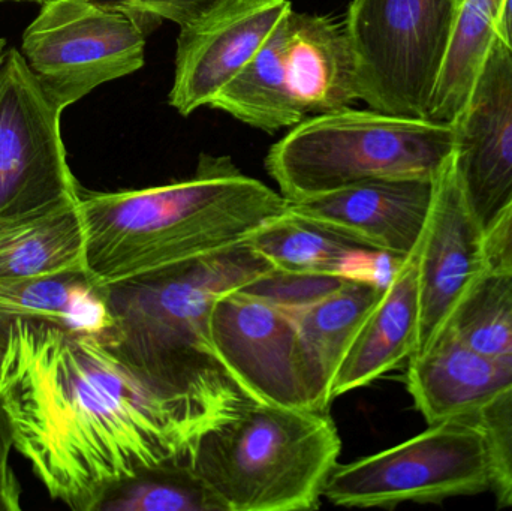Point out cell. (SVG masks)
Segmentation results:
<instances>
[{"instance_id":"obj_34","label":"cell","mask_w":512,"mask_h":511,"mask_svg":"<svg viewBox=\"0 0 512 511\" xmlns=\"http://www.w3.org/2000/svg\"><path fill=\"white\" fill-rule=\"evenodd\" d=\"M0 60H2V56H0Z\"/></svg>"},{"instance_id":"obj_14","label":"cell","mask_w":512,"mask_h":511,"mask_svg":"<svg viewBox=\"0 0 512 511\" xmlns=\"http://www.w3.org/2000/svg\"><path fill=\"white\" fill-rule=\"evenodd\" d=\"M435 180H369L288 203L286 212L364 248L406 258L417 248L426 230Z\"/></svg>"},{"instance_id":"obj_17","label":"cell","mask_w":512,"mask_h":511,"mask_svg":"<svg viewBox=\"0 0 512 511\" xmlns=\"http://www.w3.org/2000/svg\"><path fill=\"white\" fill-rule=\"evenodd\" d=\"M286 74L304 119L351 108L360 101L345 29L333 18L294 9L286 15Z\"/></svg>"},{"instance_id":"obj_16","label":"cell","mask_w":512,"mask_h":511,"mask_svg":"<svg viewBox=\"0 0 512 511\" xmlns=\"http://www.w3.org/2000/svg\"><path fill=\"white\" fill-rule=\"evenodd\" d=\"M420 243L403 258L381 299L355 333L334 377L331 401L375 383L417 350Z\"/></svg>"},{"instance_id":"obj_26","label":"cell","mask_w":512,"mask_h":511,"mask_svg":"<svg viewBox=\"0 0 512 511\" xmlns=\"http://www.w3.org/2000/svg\"><path fill=\"white\" fill-rule=\"evenodd\" d=\"M489 459L492 491L499 507H512V387L475 416Z\"/></svg>"},{"instance_id":"obj_33","label":"cell","mask_w":512,"mask_h":511,"mask_svg":"<svg viewBox=\"0 0 512 511\" xmlns=\"http://www.w3.org/2000/svg\"><path fill=\"white\" fill-rule=\"evenodd\" d=\"M5 45H6L5 39L0 38V56H2L3 51L6 50Z\"/></svg>"},{"instance_id":"obj_8","label":"cell","mask_w":512,"mask_h":511,"mask_svg":"<svg viewBox=\"0 0 512 511\" xmlns=\"http://www.w3.org/2000/svg\"><path fill=\"white\" fill-rule=\"evenodd\" d=\"M146 35L125 9L99 0H51L24 30L21 54L65 110L102 84L140 71Z\"/></svg>"},{"instance_id":"obj_11","label":"cell","mask_w":512,"mask_h":511,"mask_svg":"<svg viewBox=\"0 0 512 511\" xmlns=\"http://www.w3.org/2000/svg\"><path fill=\"white\" fill-rule=\"evenodd\" d=\"M483 236V225L466 198L451 156L436 177L435 197L421 237L420 332L414 354L447 330L486 275Z\"/></svg>"},{"instance_id":"obj_12","label":"cell","mask_w":512,"mask_h":511,"mask_svg":"<svg viewBox=\"0 0 512 511\" xmlns=\"http://www.w3.org/2000/svg\"><path fill=\"white\" fill-rule=\"evenodd\" d=\"M451 125L454 165L486 230L512 200V53L498 36Z\"/></svg>"},{"instance_id":"obj_10","label":"cell","mask_w":512,"mask_h":511,"mask_svg":"<svg viewBox=\"0 0 512 511\" xmlns=\"http://www.w3.org/2000/svg\"><path fill=\"white\" fill-rule=\"evenodd\" d=\"M210 341L225 371L252 401L312 408L291 309L243 288L222 294L210 314Z\"/></svg>"},{"instance_id":"obj_29","label":"cell","mask_w":512,"mask_h":511,"mask_svg":"<svg viewBox=\"0 0 512 511\" xmlns=\"http://www.w3.org/2000/svg\"><path fill=\"white\" fill-rule=\"evenodd\" d=\"M483 255L487 275L512 276V200L484 230Z\"/></svg>"},{"instance_id":"obj_9","label":"cell","mask_w":512,"mask_h":511,"mask_svg":"<svg viewBox=\"0 0 512 511\" xmlns=\"http://www.w3.org/2000/svg\"><path fill=\"white\" fill-rule=\"evenodd\" d=\"M63 110L17 48L0 60V218L80 197L60 131Z\"/></svg>"},{"instance_id":"obj_5","label":"cell","mask_w":512,"mask_h":511,"mask_svg":"<svg viewBox=\"0 0 512 511\" xmlns=\"http://www.w3.org/2000/svg\"><path fill=\"white\" fill-rule=\"evenodd\" d=\"M453 152L451 123L351 107L292 126L265 170L297 203L369 180H435Z\"/></svg>"},{"instance_id":"obj_27","label":"cell","mask_w":512,"mask_h":511,"mask_svg":"<svg viewBox=\"0 0 512 511\" xmlns=\"http://www.w3.org/2000/svg\"><path fill=\"white\" fill-rule=\"evenodd\" d=\"M348 281L351 279L340 276L297 275L274 270L258 281L246 285L243 290L264 297L283 308L300 309L324 299Z\"/></svg>"},{"instance_id":"obj_13","label":"cell","mask_w":512,"mask_h":511,"mask_svg":"<svg viewBox=\"0 0 512 511\" xmlns=\"http://www.w3.org/2000/svg\"><path fill=\"white\" fill-rule=\"evenodd\" d=\"M291 9L289 0H219L180 27L171 107L189 116L212 105Z\"/></svg>"},{"instance_id":"obj_25","label":"cell","mask_w":512,"mask_h":511,"mask_svg":"<svg viewBox=\"0 0 512 511\" xmlns=\"http://www.w3.org/2000/svg\"><path fill=\"white\" fill-rule=\"evenodd\" d=\"M447 330L480 353L512 360V276L486 273Z\"/></svg>"},{"instance_id":"obj_6","label":"cell","mask_w":512,"mask_h":511,"mask_svg":"<svg viewBox=\"0 0 512 511\" xmlns=\"http://www.w3.org/2000/svg\"><path fill=\"white\" fill-rule=\"evenodd\" d=\"M462 0H352L345 33L360 101L429 119Z\"/></svg>"},{"instance_id":"obj_30","label":"cell","mask_w":512,"mask_h":511,"mask_svg":"<svg viewBox=\"0 0 512 511\" xmlns=\"http://www.w3.org/2000/svg\"><path fill=\"white\" fill-rule=\"evenodd\" d=\"M14 449L11 422L0 395V510H20V486L11 467Z\"/></svg>"},{"instance_id":"obj_23","label":"cell","mask_w":512,"mask_h":511,"mask_svg":"<svg viewBox=\"0 0 512 511\" xmlns=\"http://www.w3.org/2000/svg\"><path fill=\"white\" fill-rule=\"evenodd\" d=\"M505 0H462L450 48L430 102L429 119L453 123L468 101L496 38Z\"/></svg>"},{"instance_id":"obj_28","label":"cell","mask_w":512,"mask_h":511,"mask_svg":"<svg viewBox=\"0 0 512 511\" xmlns=\"http://www.w3.org/2000/svg\"><path fill=\"white\" fill-rule=\"evenodd\" d=\"M107 5L125 9L134 15L147 30L149 24L162 20L173 21L180 27L206 14L219 0H99Z\"/></svg>"},{"instance_id":"obj_7","label":"cell","mask_w":512,"mask_h":511,"mask_svg":"<svg viewBox=\"0 0 512 511\" xmlns=\"http://www.w3.org/2000/svg\"><path fill=\"white\" fill-rule=\"evenodd\" d=\"M492 489L483 434L475 419H454L375 455L334 468L324 488L331 504L394 509L441 503Z\"/></svg>"},{"instance_id":"obj_2","label":"cell","mask_w":512,"mask_h":511,"mask_svg":"<svg viewBox=\"0 0 512 511\" xmlns=\"http://www.w3.org/2000/svg\"><path fill=\"white\" fill-rule=\"evenodd\" d=\"M288 201L230 156L203 155L189 179L116 192L80 191L84 269L110 287L245 245Z\"/></svg>"},{"instance_id":"obj_15","label":"cell","mask_w":512,"mask_h":511,"mask_svg":"<svg viewBox=\"0 0 512 511\" xmlns=\"http://www.w3.org/2000/svg\"><path fill=\"white\" fill-rule=\"evenodd\" d=\"M406 386L429 425L475 419L512 387V360L487 356L445 330L432 345L409 357Z\"/></svg>"},{"instance_id":"obj_3","label":"cell","mask_w":512,"mask_h":511,"mask_svg":"<svg viewBox=\"0 0 512 511\" xmlns=\"http://www.w3.org/2000/svg\"><path fill=\"white\" fill-rule=\"evenodd\" d=\"M271 272L274 267L245 243L105 287L113 318L105 341L161 395L218 425L255 401L216 357L213 303Z\"/></svg>"},{"instance_id":"obj_18","label":"cell","mask_w":512,"mask_h":511,"mask_svg":"<svg viewBox=\"0 0 512 511\" xmlns=\"http://www.w3.org/2000/svg\"><path fill=\"white\" fill-rule=\"evenodd\" d=\"M246 245L277 272L340 276L384 288L403 260L364 248L286 210L256 231Z\"/></svg>"},{"instance_id":"obj_31","label":"cell","mask_w":512,"mask_h":511,"mask_svg":"<svg viewBox=\"0 0 512 511\" xmlns=\"http://www.w3.org/2000/svg\"><path fill=\"white\" fill-rule=\"evenodd\" d=\"M496 36L507 45L508 50L512 53V0H505L498 27H496Z\"/></svg>"},{"instance_id":"obj_24","label":"cell","mask_w":512,"mask_h":511,"mask_svg":"<svg viewBox=\"0 0 512 511\" xmlns=\"http://www.w3.org/2000/svg\"><path fill=\"white\" fill-rule=\"evenodd\" d=\"M98 511H225L189 458L144 471L114 486Z\"/></svg>"},{"instance_id":"obj_21","label":"cell","mask_w":512,"mask_h":511,"mask_svg":"<svg viewBox=\"0 0 512 511\" xmlns=\"http://www.w3.org/2000/svg\"><path fill=\"white\" fill-rule=\"evenodd\" d=\"M14 321L45 323L71 333L107 336L113 329L105 288L86 272L0 284V347Z\"/></svg>"},{"instance_id":"obj_32","label":"cell","mask_w":512,"mask_h":511,"mask_svg":"<svg viewBox=\"0 0 512 511\" xmlns=\"http://www.w3.org/2000/svg\"><path fill=\"white\" fill-rule=\"evenodd\" d=\"M5 2H27V3H38V5H45V3L51 2V0H0V3Z\"/></svg>"},{"instance_id":"obj_19","label":"cell","mask_w":512,"mask_h":511,"mask_svg":"<svg viewBox=\"0 0 512 511\" xmlns=\"http://www.w3.org/2000/svg\"><path fill=\"white\" fill-rule=\"evenodd\" d=\"M384 290L372 282L351 279L324 299L291 309L297 323L301 375L313 410L328 411L337 369Z\"/></svg>"},{"instance_id":"obj_20","label":"cell","mask_w":512,"mask_h":511,"mask_svg":"<svg viewBox=\"0 0 512 511\" xmlns=\"http://www.w3.org/2000/svg\"><path fill=\"white\" fill-rule=\"evenodd\" d=\"M84 269L80 197L0 218V284Z\"/></svg>"},{"instance_id":"obj_4","label":"cell","mask_w":512,"mask_h":511,"mask_svg":"<svg viewBox=\"0 0 512 511\" xmlns=\"http://www.w3.org/2000/svg\"><path fill=\"white\" fill-rule=\"evenodd\" d=\"M342 440L328 411L252 402L204 429L189 452L225 511L318 509Z\"/></svg>"},{"instance_id":"obj_22","label":"cell","mask_w":512,"mask_h":511,"mask_svg":"<svg viewBox=\"0 0 512 511\" xmlns=\"http://www.w3.org/2000/svg\"><path fill=\"white\" fill-rule=\"evenodd\" d=\"M286 15L261 50L224 87L210 107L265 132L292 128L306 120L292 96L286 74Z\"/></svg>"},{"instance_id":"obj_1","label":"cell","mask_w":512,"mask_h":511,"mask_svg":"<svg viewBox=\"0 0 512 511\" xmlns=\"http://www.w3.org/2000/svg\"><path fill=\"white\" fill-rule=\"evenodd\" d=\"M14 449L53 500L98 511L144 471L189 458L209 422L135 374L104 336L14 321L0 347Z\"/></svg>"}]
</instances>
